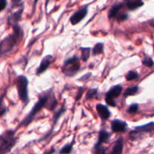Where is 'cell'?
Instances as JSON below:
<instances>
[{
  "instance_id": "14",
  "label": "cell",
  "mask_w": 154,
  "mask_h": 154,
  "mask_svg": "<svg viewBox=\"0 0 154 154\" xmlns=\"http://www.w3.org/2000/svg\"><path fill=\"white\" fill-rule=\"evenodd\" d=\"M123 144H124L123 138L120 137L114 142L111 151L105 154H122L123 151Z\"/></svg>"
},
{
  "instance_id": "17",
  "label": "cell",
  "mask_w": 154,
  "mask_h": 154,
  "mask_svg": "<svg viewBox=\"0 0 154 154\" xmlns=\"http://www.w3.org/2000/svg\"><path fill=\"white\" fill-rule=\"evenodd\" d=\"M66 111V108L65 106H63V107H62L61 108H60L58 111H56V112L54 113V117H53V121H54V124H53V129H54V126L56 125V123L58 122L59 119L61 117V116L63 115V113H64Z\"/></svg>"
},
{
  "instance_id": "28",
  "label": "cell",
  "mask_w": 154,
  "mask_h": 154,
  "mask_svg": "<svg viewBox=\"0 0 154 154\" xmlns=\"http://www.w3.org/2000/svg\"><path fill=\"white\" fill-rule=\"evenodd\" d=\"M8 2L6 0H0V13L7 8Z\"/></svg>"
},
{
  "instance_id": "26",
  "label": "cell",
  "mask_w": 154,
  "mask_h": 154,
  "mask_svg": "<svg viewBox=\"0 0 154 154\" xmlns=\"http://www.w3.org/2000/svg\"><path fill=\"white\" fill-rule=\"evenodd\" d=\"M97 90L96 89H90L88 90L87 95H86V99H93L95 96L97 94Z\"/></svg>"
},
{
  "instance_id": "25",
  "label": "cell",
  "mask_w": 154,
  "mask_h": 154,
  "mask_svg": "<svg viewBox=\"0 0 154 154\" xmlns=\"http://www.w3.org/2000/svg\"><path fill=\"white\" fill-rule=\"evenodd\" d=\"M138 108H139V105H138V104H137V103L132 104V105H131L129 107V108H128V110H127V112L130 114H135V113L138 111Z\"/></svg>"
},
{
  "instance_id": "16",
  "label": "cell",
  "mask_w": 154,
  "mask_h": 154,
  "mask_svg": "<svg viewBox=\"0 0 154 154\" xmlns=\"http://www.w3.org/2000/svg\"><path fill=\"white\" fill-rule=\"evenodd\" d=\"M124 4L126 5V6L127 7V8L129 11H135L136 9L139 8L141 6H143L144 5V2L140 1V0H130V1H126L125 2Z\"/></svg>"
},
{
  "instance_id": "27",
  "label": "cell",
  "mask_w": 154,
  "mask_h": 154,
  "mask_svg": "<svg viewBox=\"0 0 154 154\" xmlns=\"http://www.w3.org/2000/svg\"><path fill=\"white\" fill-rule=\"evenodd\" d=\"M128 17H129V15H128L127 14L121 13L120 14V15H119L118 17H117V20L118 21H120V22H122V21L126 20L128 19Z\"/></svg>"
},
{
  "instance_id": "10",
  "label": "cell",
  "mask_w": 154,
  "mask_h": 154,
  "mask_svg": "<svg viewBox=\"0 0 154 154\" xmlns=\"http://www.w3.org/2000/svg\"><path fill=\"white\" fill-rule=\"evenodd\" d=\"M52 56L48 55L46 56L45 57H44L42 59V62H41L40 65H39L38 67L36 69V75H40L42 74H43L48 68L50 67L51 64V60H52Z\"/></svg>"
},
{
  "instance_id": "13",
  "label": "cell",
  "mask_w": 154,
  "mask_h": 154,
  "mask_svg": "<svg viewBox=\"0 0 154 154\" xmlns=\"http://www.w3.org/2000/svg\"><path fill=\"white\" fill-rule=\"evenodd\" d=\"M123 5H124V2H117L115 5H114L108 11V18L109 19H112V18L117 19V17L120 14V11L121 10Z\"/></svg>"
},
{
  "instance_id": "5",
  "label": "cell",
  "mask_w": 154,
  "mask_h": 154,
  "mask_svg": "<svg viewBox=\"0 0 154 154\" xmlns=\"http://www.w3.org/2000/svg\"><path fill=\"white\" fill-rule=\"evenodd\" d=\"M16 85L20 100L23 103L24 106H26L29 102L28 92L29 81L26 77L24 75H19L17 78Z\"/></svg>"
},
{
  "instance_id": "1",
  "label": "cell",
  "mask_w": 154,
  "mask_h": 154,
  "mask_svg": "<svg viewBox=\"0 0 154 154\" xmlns=\"http://www.w3.org/2000/svg\"><path fill=\"white\" fill-rule=\"evenodd\" d=\"M57 105V100L56 99L54 93L52 91H48L46 94L41 96L39 97L38 101L35 104L30 112L24 117L22 121L17 126V129L20 127H26L29 125L33 121L35 116L43 109L44 108H47L50 111H53L55 109Z\"/></svg>"
},
{
  "instance_id": "8",
  "label": "cell",
  "mask_w": 154,
  "mask_h": 154,
  "mask_svg": "<svg viewBox=\"0 0 154 154\" xmlns=\"http://www.w3.org/2000/svg\"><path fill=\"white\" fill-rule=\"evenodd\" d=\"M24 10V3L23 2L18 7L17 10L11 12V14L8 16V23L10 26H14L18 24L19 21L21 20L22 17L23 13Z\"/></svg>"
},
{
  "instance_id": "22",
  "label": "cell",
  "mask_w": 154,
  "mask_h": 154,
  "mask_svg": "<svg viewBox=\"0 0 154 154\" xmlns=\"http://www.w3.org/2000/svg\"><path fill=\"white\" fill-rule=\"evenodd\" d=\"M90 48H81V52H82V60L84 62H87L88 60L89 57H90Z\"/></svg>"
},
{
  "instance_id": "23",
  "label": "cell",
  "mask_w": 154,
  "mask_h": 154,
  "mask_svg": "<svg viewBox=\"0 0 154 154\" xmlns=\"http://www.w3.org/2000/svg\"><path fill=\"white\" fill-rule=\"evenodd\" d=\"M138 77H139L138 74L136 73L135 72H133V71H129L126 75V78L128 81L137 79V78H138Z\"/></svg>"
},
{
  "instance_id": "11",
  "label": "cell",
  "mask_w": 154,
  "mask_h": 154,
  "mask_svg": "<svg viewBox=\"0 0 154 154\" xmlns=\"http://www.w3.org/2000/svg\"><path fill=\"white\" fill-rule=\"evenodd\" d=\"M127 129V123L121 120H114L111 122V130L113 132H123Z\"/></svg>"
},
{
  "instance_id": "6",
  "label": "cell",
  "mask_w": 154,
  "mask_h": 154,
  "mask_svg": "<svg viewBox=\"0 0 154 154\" xmlns=\"http://www.w3.org/2000/svg\"><path fill=\"white\" fill-rule=\"evenodd\" d=\"M147 133H154V123L151 122L147 124L143 125V126H136L134 129V130L131 131L129 136L130 139L132 140H137L138 138L141 137L144 134Z\"/></svg>"
},
{
  "instance_id": "4",
  "label": "cell",
  "mask_w": 154,
  "mask_h": 154,
  "mask_svg": "<svg viewBox=\"0 0 154 154\" xmlns=\"http://www.w3.org/2000/svg\"><path fill=\"white\" fill-rule=\"evenodd\" d=\"M81 68L80 59L78 56L75 55L67 59L63 63L62 66V72L66 77H74Z\"/></svg>"
},
{
  "instance_id": "29",
  "label": "cell",
  "mask_w": 154,
  "mask_h": 154,
  "mask_svg": "<svg viewBox=\"0 0 154 154\" xmlns=\"http://www.w3.org/2000/svg\"><path fill=\"white\" fill-rule=\"evenodd\" d=\"M153 48H154V45H153Z\"/></svg>"
},
{
  "instance_id": "7",
  "label": "cell",
  "mask_w": 154,
  "mask_h": 154,
  "mask_svg": "<svg viewBox=\"0 0 154 154\" xmlns=\"http://www.w3.org/2000/svg\"><path fill=\"white\" fill-rule=\"evenodd\" d=\"M122 91H123V87L120 84H117V85H115L113 87H111L109 90V91L105 94V102L109 106H117L114 99H117L118 96H120V95L122 93Z\"/></svg>"
},
{
  "instance_id": "3",
  "label": "cell",
  "mask_w": 154,
  "mask_h": 154,
  "mask_svg": "<svg viewBox=\"0 0 154 154\" xmlns=\"http://www.w3.org/2000/svg\"><path fill=\"white\" fill-rule=\"evenodd\" d=\"M17 141L15 131L8 129L0 135V154L10 153Z\"/></svg>"
},
{
  "instance_id": "18",
  "label": "cell",
  "mask_w": 154,
  "mask_h": 154,
  "mask_svg": "<svg viewBox=\"0 0 154 154\" xmlns=\"http://www.w3.org/2000/svg\"><path fill=\"white\" fill-rule=\"evenodd\" d=\"M104 53V44L102 42L97 43L93 48V54L94 56L99 55Z\"/></svg>"
},
{
  "instance_id": "12",
  "label": "cell",
  "mask_w": 154,
  "mask_h": 154,
  "mask_svg": "<svg viewBox=\"0 0 154 154\" xmlns=\"http://www.w3.org/2000/svg\"><path fill=\"white\" fill-rule=\"evenodd\" d=\"M96 111L99 114V117L102 120H107L111 117V111L108 108V107L102 104H97L96 105Z\"/></svg>"
},
{
  "instance_id": "21",
  "label": "cell",
  "mask_w": 154,
  "mask_h": 154,
  "mask_svg": "<svg viewBox=\"0 0 154 154\" xmlns=\"http://www.w3.org/2000/svg\"><path fill=\"white\" fill-rule=\"evenodd\" d=\"M73 150V143H70L65 145L63 148L60 150V154H70Z\"/></svg>"
},
{
  "instance_id": "2",
  "label": "cell",
  "mask_w": 154,
  "mask_h": 154,
  "mask_svg": "<svg viewBox=\"0 0 154 154\" xmlns=\"http://www.w3.org/2000/svg\"><path fill=\"white\" fill-rule=\"evenodd\" d=\"M12 28L13 32L0 42V58L11 53L23 38L24 32L19 24L12 26Z\"/></svg>"
},
{
  "instance_id": "19",
  "label": "cell",
  "mask_w": 154,
  "mask_h": 154,
  "mask_svg": "<svg viewBox=\"0 0 154 154\" xmlns=\"http://www.w3.org/2000/svg\"><path fill=\"white\" fill-rule=\"evenodd\" d=\"M138 90H139V87H138V86L129 87V88H127L126 90H125L124 96L125 97H127V96H134V95H135L137 93H138Z\"/></svg>"
},
{
  "instance_id": "24",
  "label": "cell",
  "mask_w": 154,
  "mask_h": 154,
  "mask_svg": "<svg viewBox=\"0 0 154 154\" xmlns=\"http://www.w3.org/2000/svg\"><path fill=\"white\" fill-rule=\"evenodd\" d=\"M142 64L147 67H152L154 65V62L150 57H145L142 60Z\"/></svg>"
},
{
  "instance_id": "15",
  "label": "cell",
  "mask_w": 154,
  "mask_h": 154,
  "mask_svg": "<svg viewBox=\"0 0 154 154\" xmlns=\"http://www.w3.org/2000/svg\"><path fill=\"white\" fill-rule=\"evenodd\" d=\"M110 137H111V134L106 131L105 129H101L100 132L99 133V138H98V141L95 146L98 147V146H102L104 144L107 143L109 140Z\"/></svg>"
},
{
  "instance_id": "20",
  "label": "cell",
  "mask_w": 154,
  "mask_h": 154,
  "mask_svg": "<svg viewBox=\"0 0 154 154\" xmlns=\"http://www.w3.org/2000/svg\"><path fill=\"white\" fill-rule=\"evenodd\" d=\"M5 93L0 96V117H2V116L4 115V114H5L6 112H7V108H6V106L5 105L4 103V98Z\"/></svg>"
},
{
  "instance_id": "9",
  "label": "cell",
  "mask_w": 154,
  "mask_h": 154,
  "mask_svg": "<svg viewBox=\"0 0 154 154\" xmlns=\"http://www.w3.org/2000/svg\"><path fill=\"white\" fill-rule=\"evenodd\" d=\"M87 13H88V7L87 6H85V7L82 8L80 10L77 11L71 16L70 23L74 26L79 23L87 16Z\"/></svg>"
}]
</instances>
